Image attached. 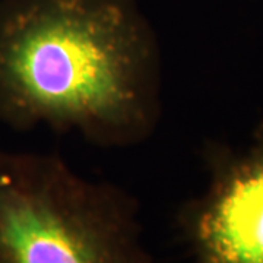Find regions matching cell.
<instances>
[{
    "instance_id": "cell-3",
    "label": "cell",
    "mask_w": 263,
    "mask_h": 263,
    "mask_svg": "<svg viewBox=\"0 0 263 263\" xmlns=\"http://www.w3.org/2000/svg\"><path fill=\"white\" fill-rule=\"evenodd\" d=\"M205 190L180 208L190 263H263V122L243 145L209 142Z\"/></svg>"
},
{
    "instance_id": "cell-1",
    "label": "cell",
    "mask_w": 263,
    "mask_h": 263,
    "mask_svg": "<svg viewBox=\"0 0 263 263\" xmlns=\"http://www.w3.org/2000/svg\"><path fill=\"white\" fill-rule=\"evenodd\" d=\"M162 117L158 37L136 0H2L0 122L146 142Z\"/></svg>"
},
{
    "instance_id": "cell-2",
    "label": "cell",
    "mask_w": 263,
    "mask_h": 263,
    "mask_svg": "<svg viewBox=\"0 0 263 263\" xmlns=\"http://www.w3.org/2000/svg\"><path fill=\"white\" fill-rule=\"evenodd\" d=\"M0 263H154L139 203L51 152L0 148Z\"/></svg>"
}]
</instances>
